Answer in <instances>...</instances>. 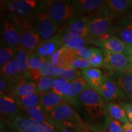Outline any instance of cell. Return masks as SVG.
I'll return each instance as SVG.
<instances>
[{"label": "cell", "mask_w": 132, "mask_h": 132, "mask_svg": "<svg viewBox=\"0 0 132 132\" xmlns=\"http://www.w3.org/2000/svg\"><path fill=\"white\" fill-rule=\"evenodd\" d=\"M50 118L73 132H84L87 125L68 102L64 101L49 114Z\"/></svg>", "instance_id": "obj_1"}, {"label": "cell", "mask_w": 132, "mask_h": 132, "mask_svg": "<svg viewBox=\"0 0 132 132\" xmlns=\"http://www.w3.org/2000/svg\"><path fill=\"white\" fill-rule=\"evenodd\" d=\"M42 9L57 26L78 16L73 1H48L44 3Z\"/></svg>", "instance_id": "obj_2"}, {"label": "cell", "mask_w": 132, "mask_h": 132, "mask_svg": "<svg viewBox=\"0 0 132 132\" xmlns=\"http://www.w3.org/2000/svg\"><path fill=\"white\" fill-rule=\"evenodd\" d=\"M78 101L83 105L90 118L94 120L108 118L105 102L96 90L88 86L78 97Z\"/></svg>", "instance_id": "obj_3"}, {"label": "cell", "mask_w": 132, "mask_h": 132, "mask_svg": "<svg viewBox=\"0 0 132 132\" xmlns=\"http://www.w3.org/2000/svg\"><path fill=\"white\" fill-rule=\"evenodd\" d=\"M4 120L11 129L16 132H61L51 123L37 121L27 116L19 114L4 119Z\"/></svg>", "instance_id": "obj_4"}, {"label": "cell", "mask_w": 132, "mask_h": 132, "mask_svg": "<svg viewBox=\"0 0 132 132\" xmlns=\"http://www.w3.org/2000/svg\"><path fill=\"white\" fill-rule=\"evenodd\" d=\"M14 21L17 24L20 30V47L27 53H34L36 47L41 40L40 36L36 32L31 23L27 19H20L14 16Z\"/></svg>", "instance_id": "obj_5"}, {"label": "cell", "mask_w": 132, "mask_h": 132, "mask_svg": "<svg viewBox=\"0 0 132 132\" xmlns=\"http://www.w3.org/2000/svg\"><path fill=\"white\" fill-rule=\"evenodd\" d=\"M32 17L34 19L32 26L41 40H48L55 34L58 26L53 22L45 11H36Z\"/></svg>", "instance_id": "obj_6"}, {"label": "cell", "mask_w": 132, "mask_h": 132, "mask_svg": "<svg viewBox=\"0 0 132 132\" xmlns=\"http://www.w3.org/2000/svg\"><path fill=\"white\" fill-rule=\"evenodd\" d=\"M37 1L35 0H12L5 3V7L14 16L27 19L36 13Z\"/></svg>", "instance_id": "obj_7"}, {"label": "cell", "mask_w": 132, "mask_h": 132, "mask_svg": "<svg viewBox=\"0 0 132 132\" xmlns=\"http://www.w3.org/2000/svg\"><path fill=\"white\" fill-rule=\"evenodd\" d=\"M63 46L61 34L58 31L48 40H41L36 47L34 53L40 59L49 61L53 54Z\"/></svg>", "instance_id": "obj_8"}, {"label": "cell", "mask_w": 132, "mask_h": 132, "mask_svg": "<svg viewBox=\"0 0 132 132\" xmlns=\"http://www.w3.org/2000/svg\"><path fill=\"white\" fill-rule=\"evenodd\" d=\"M132 2L129 0H108L105 1L103 6L98 11L100 16L113 19L122 13L131 12Z\"/></svg>", "instance_id": "obj_9"}, {"label": "cell", "mask_w": 132, "mask_h": 132, "mask_svg": "<svg viewBox=\"0 0 132 132\" xmlns=\"http://www.w3.org/2000/svg\"><path fill=\"white\" fill-rule=\"evenodd\" d=\"M112 24L111 18L103 16L91 18L88 23L89 38L98 39L104 34L111 32Z\"/></svg>", "instance_id": "obj_10"}, {"label": "cell", "mask_w": 132, "mask_h": 132, "mask_svg": "<svg viewBox=\"0 0 132 132\" xmlns=\"http://www.w3.org/2000/svg\"><path fill=\"white\" fill-rule=\"evenodd\" d=\"M91 18L87 16H77L66 23L62 29L69 33L72 37L89 38L88 23Z\"/></svg>", "instance_id": "obj_11"}, {"label": "cell", "mask_w": 132, "mask_h": 132, "mask_svg": "<svg viewBox=\"0 0 132 132\" xmlns=\"http://www.w3.org/2000/svg\"><path fill=\"white\" fill-rule=\"evenodd\" d=\"M1 36L4 42L9 47L17 48L20 47V34L17 24L14 21L4 20L1 26Z\"/></svg>", "instance_id": "obj_12"}, {"label": "cell", "mask_w": 132, "mask_h": 132, "mask_svg": "<svg viewBox=\"0 0 132 132\" xmlns=\"http://www.w3.org/2000/svg\"><path fill=\"white\" fill-rule=\"evenodd\" d=\"M96 91L104 100L108 103L125 96L116 83L108 77H105L103 82Z\"/></svg>", "instance_id": "obj_13"}, {"label": "cell", "mask_w": 132, "mask_h": 132, "mask_svg": "<svg viewBox=\"0 0 132 132\" xmlns=\"http://www.w3.org/2000/svg\"><path fill=\"white\" fill-rule=\"evenodd\" d=\"M130 64L127 56L122 53L104 51V66L115 72H123Z\"/></svg>", "instance_id": "obj_14"}, {"label": "cell", "mask_w": 132, "mask_h": 132, "mask_svg": "<svg viewBox=\"0 0 132 132\" xmlns=\"http://www.w3.org/2000/svg\"><path fill=\"white\" fill-rule=\"evenodd\" d=\"M110 76V78L116 83L124 95L132 99V74L114 72Z\"/></svg>", "instance_id": "obj_15"}, {"label": "cell", "mask_w": 132, "mask_h": 132, "mask_svg": "<svg viewBox=\"0 0 132 132\" xmlns=\"http://www.w3.org/2000/svg\"><path fill=\"white\" fill-rule=\"evenodd\" d=\"M20 108L16 105L15 100L9 95L2 94L0 96V111L4 119L12 118L20 114Z\"/></svg>", "instance_id": "obj_16"}, {"label": "cell", "mask_w": 132, "mask_h": 132, "mask_svg": "<svg viewBox=\"0 0 132 132\" xmlns=\"http://www.w3.org/2000/svg\"><path fill=\"white\" fill-rule=\"evenodd\" d=\"M93 42H95V44L101 47L103 51L110 53L123 54L127 47L126 44L116 36H112L103 41L96 39V40H93Z\"/></svg>", "instance_id": "obj_17"}, {"label": "cell", "mask_w": 132, "mask_h": 132, "mask_svg": "<svg viewBox=\"0 0 132 132\" xmlns=\"http://www.w3.org/2000/svg\"><path fill=\"white\" fill-rule=\"evenodd\" d=\"M81 77L86 81L89 86L95 90L100 86L105 78L102 70L91 67L82 69Z\"/></svg>", "instance_id": "obj_18"}, {"label": "cell", "mask_w": 132, "mask_h": 132, "mask_svg": "<svg viewBox=\"0 0 132 132\" xmlns=\"http://www.w3.org/2000/svg\"><path fill=\"white\" fill-rule=\"evenodd\" d=\"M40 94V105L42 106L44 110L50 114L58 105L65 101L63 97L56 94L52 90L45 93Z\"/></svg>", "instance_id": "obj_19"}, {"label": "cell", "mask_w": 132, "mask_h": 132, "mask_svg": "<svg viewBox=\"0 0 132 132\" xmlns=\"http://www.w3.org/2000/svg\"><path fill=\"white\" fill-rule=\"evenodd\" d=\"M70 88L65 100L69 103L76 104L78 101V97L85 89L89 86L82 77L75 79L70 82Z\"/></svg>", "instance_id": "obj_20"}, {"label": "cell", "mask_w": 132, "mask_h": 132, "mask_svg": "<svg viewBox=\"0 0 132 132\" xmlns=\"http://www.w3.org/2000/svg\"><path fill=\"white\" fill-rule=\"evenodd\" d=\"M37 93V86L35 82L26 81L24 80L19 82L15 86L9 95L14 98H16L20 97L28 96Z\"/></svg>", "instance_id": "obj_21"}, {"label": "cell", "mask_w": 132, "mask_h": 132, "mask_svg": "<svg viewBox=\"0 0 132 132\" xmlns=\"http://www.w3.org/2000/svg\"><path fill=\"white\" fill-rule=\"evenodd\" d=\"M105 1L102 0H78L73 1L78 15L98 12Z\"/></svg>", "instance_id": "obj_22"}, {"label": "cell", "mask_w": 132, "mask_h": 132, "mask_svg": "<svg viewBox=\"0 0 132 132\" xmlns=\"http://www.w3.org/2000/svg\"><path fill=\"white\" fill-rule=\"evenodd\" d=\"M107 110L109 116L113 119L118 120L120 122L124 123L129 122L126 113L122 105L114 102H110L107 105Z\"/></svg>", "instance_id": "obj_23"}, {"label": "cell", "mask_w": 132, "mask_h": 132, "mask_svg": "<svg viewBox=\"0 0 132 132\" xmlns=\"http://www.w3.org/2000/svg\"><path fill=\"white\" fill-rule=\"evenodd\" d=\"M23 111L27 114V116H28L29 118L37 121L49 123L50 120L52 119L49 114L44 110V108L40 104L37 106L24 109Z\"/></svg>", "instance_id": "obj_24"}, {"label": "cell", "mask_w": 132, "mask_h": 132, "mask_svg": "<svg viewBox=\"0 0 132 132\" xmlns=\"http://www.w3.org/2000/svg\"><path fill=\"white\" fill-rule=\"evenodd\" d=\"M1 75L15 80L18 82L24 80L23 77L20 75L19 64L15 59L1 68Z\"/></svg>", "instance_id": "obj_25"}, {"label": "cell", "mask_w": 132, "mask_h": 132, "mask_svg": "<svg viewBox=\"0 0 132 132\" xmlns=\"http://www.w3.org/2000/svg\"><path fill=\"white\" fill-rule=\"evenodd\" d=\"M14 99L16 105L21 110L37 106L40 104V94L38 93L28 96L18 97Z\"/></svg>", "instance_id": "obj_26"}, {"label": "cell", "mask_w": 132, "mask_h": 132, "mask_svg": "<svg viewBox=\"0 0 132 132\" xmlns=\"http://www.w3.org/2000/svg\"><path fill=\"white\" fill-rule=\"evenodd\" d=\"M70 82L65 79L56 77L54 78L53 91L56 94L63 97L65 100L66 95L68 94L70 88Z\"/></svg>", "instance_id": "obj_27"}, {"label": "cell", "mask_w": 132, "mask_h": 132, "mask_svg": "<svg viewBox=\"0 0 132 132\" xmlns=\"http://www.w3.org/2000/svg\"><path fill=\"white\" fill-rule=\"evenodd\" d=\"M14 59L19 64L20 75L24 77L28 70L27 67L28 53L22 48H17L15 49V55Z\"/></svg>", "instance_id": "obj_28"}, {"label": "cell", "mask_w": 132, "mask_h": 132, "mask_svg": "<svg viewBox=\"0 0 132 132\" xmlns=\"http://www.w3.org/2000/svg\"><path fill=\"white\" fill-rule=\"evenodd\" d=\"M89 67H90L89 61L78 56L73 50V53L69 57L68 62L66 65V68H71L77 69V70L81 69L82 70V69L89 68Z\"/></svg>", "instance_id": "obj_29"}, {"label": "cell", "mask_w": 132, "mask_h": 132, "mask_svg": "<svg viewBox=\"0 0 132 132\" xmlns=\"http://www.w3.org/2000/svg\"><path fill=\"white\" fill-rule=\"evenodd\" d=\"M57 67V77L64 78L68 80L69 81H72L75 79L81 77V71L77 69L71 68H61Z\"/></svg>", "instance_id": "obj_30"}, {"label": "cell", "mask_w": 132, "mask_h": 132, "mask_svg": "<svg viewBox=\"0 0 132 132\" xmlns=\"http://www.w3.org/2000/svg\"><path fill=\"white\" fill-rule=\"evenodd\" d=\"M15 55V48L11 47L1 46L0 48V66L4 67L14 59Z\"/></svg>", "instance_id": "obj_31"}, {"label": "cell", "mask_w": 132, "mask_h": 132, "mask_svg": "<svg viewBox=\"0 0 132 132\" xmlns=\"http://www.w3.org/2000/svg\"><path fill=\"white\" fill-rule=\"evenodd\" d=\"M54 78L50 77H42L35 83L37 86V90L38 94L45 93L50 92L53 90Z\"/></svg>", "instance_id": "obj_32"}, {"label": "cell", "mask_w": 132, "mask_h": 132, "mask_svg": "<svg viewBox=\"0 0 132 132\" xmlns=\"http://www.w3.org/2000/svg\"><path fill=\"white\" fill-rule=\"evenodd\" d=\"M89 42L92 43V40L89 38L72 37L64 44L63 47L72 50H77L80 48L86 47Z\"/></svg>", "instance_id": "obj_33"}, {"label": "cell", "mask_w": 132, "mask_h": 132, "mask_svg": "<svg viewBox=\"0 0 132 132\" xmlns=\"http://www.w3.org/2000/svg\"><path fill=\"white\" fill-rule=\"evenodd\" d=\"M43 66L40 69L42 77L55 78L57 77V67L51 64L49 61L42 59Z\"/></svg>", "instance_id": "obj_34"}, {"label": "cell", "mask_w": 132, "mask_h": 132, "mask_svg": "<svg viewBox=\"0 0 132 132\" xmlns=\"http://www.w3.org/2000/svg\"><path fill=\"white\" fill-rule=\"evenodd\" d=\"M90 67L94 68L104 66V51L97 48L92 57L89 59Z\"/></svg>", "instance_id": "obj_35"}, {"label": "cell", "mask_w": 132, "mask_h": 132, "mask_svg": "<svg viewBox=\"0 0 132 132\" xmlns=\"http://www.w3.org/2000/svg\"><path fill=\"white\" fill-rule=\"evenodd\" d=\"M43 66V61L34 53H28V69H41Z\"/></svg>", "instance_id": "obj_36"}, {"label": "cell", "mask_w": 132, "mask_h": 132, "mask_svg": "<svg viewBox=\"0 0 132 132\" xmlns=\"http://www.w3.org/2000/svg\"><path fill=\"white\" fill-rule=\"evenodd\" d=\"M115 32H116V36L126 45H132V29L121 28Z\"/></svg>", "instance_id": "obj_37"}, {"label": "cell", "mask_w": 132, "mask_h": 132, "mask_svg": "<svg viewBox=\"0 0 132 132\" xmlns=\"http://www.w3.org/2000/svg\"><path fill=\"white\" fill-rule=\"evenodd\" d=\"M97 48L94 47H82L77 50H73L77 56L82 58L89 60L96 51Z\"/></svg>", "instance_id": "obj_38"}, {"label": "cell", "mask_w": 132, "mask_h": 132, "mask_svg": "<svg viewBox=\"0 0 132 132\" xmlns=\"http://www.w3.org/2000/svg\"><path fill=\"white\" fill-rule=\"evenodd\" d=\"M108 132H123V125L118 120L113 119L108 116L106 122Z\"/></svg>", "instance_id": "obj_39"}, {"label": "cell", "mask_w": 132, "mask_h": 132, "mask_svg": "<svg viewBox=\"0 0 132 132\" xmlns=\"http://www.w3.org/2000/svg\"><path fill=\"white\" fill-rule=\"evenodd\" d=\"M28 77L34 82H37L42 76L41 75L40 69H29L26 73Z\"/></svg>", "instance_id": "obj_40"}, {"label": "cell", "mask_w": 132, "mask_h": 132, "mask_svg": "<svg viewBox=\"0 0 132 132\" xmlns=\"http://www.w3.org/2000/svg\"><path fill=\"white\" fill-rule=\"evenodd\" d=\"M122 106L126 113L128 120L130 122H132V102L123 103Z\"/></svg>", "instance_id": "obj_41"}, {"label": "cell", "mask_w": 132, "mask_h": 132, "mask_svg": "<svg viewBox=\"0 0 132 132\" xmlns=\"http://www.w3.org/2000/svg\"><path fill=\"white\" fill-rule=\"evenodd\" d=\"M49 123H51V124L55 127L57 129H58L61 132H73V131H71V130H70L69 129H68V128L65 127L64 125L61 124V123H59L58 122H57L54 121V120H53L52 119L50 120V121Z\"/></svg>", "instance_id": "obj_42"}, {"label": "cell", "mask_w": 132, "mask_h": 132, "mask_svg": "<svg viewBox=\"0 0 132 132\" xmlns=\"http://www.w3.org/2000/svg\"><path fill=\"white\" fill-rule=\"evenodd\" d=\"M120 25L123 26V28H125L132 29V20L130 19H123L122 20H120L119 22Z\"/></svg>", "instance_id": "obj_43"}, {"label": "cell", "mask_w": 132, "mask_h": 132, "mask_svg": "<svg viewBox=\"0 0 132 132\" xmlns=\"http://www.w3.org/2000/svg\"><path fill=\"white\" fill-rule=\"evenodd\" d=\"M88 125L89 129L91 130L92 132H107L106 130H104L102 129L101 127H96L95 125Z\"/></svg>", "instance_id": "obj_44"}, {"label": "cell", "mask_w": 132, "mask_h": 132, "mask_svg": "<svg viewBox=\"0 0 132 132\" xmlns=\"http://www.w3.org/2000/svg\"><path fill=\"white\" fill-rule=\"evenodd\" d=\"M123 132H132V122H128L123 125Z\"/></svg>", "instance_id": "obj_45"}, {"label": "cell", "mask_w": 132, "mask_h": 132, "mask_svg": "<svg viewBox=\"0 0 132 132\" xmlns=\"http://www.w3.org/2000/svg\"><path fill=\"white\" fill-rule=\"evenodd\" d=\"M123 54L126 56L132 55V45H127L126 49H125Z\"/></svg>", "instance_id": "obj_46"}, {"label": "cell", "mask_w": 132, "mask_h": 132, "mask_svg": "<svg viewBox=\"0 0 132 132\" xmlns=\"http://www.w3.org/2000/svg\"><path fill=\"white\" fill-rule=\"evenodd\" d=\"M123 72H126V73L132 74V64L130 63L128 65L127 67V68L125 69V70Z\"/></svg>", "instance_id": "obj_47"}, {"label": "cell", "mask_w": 132, "mask_h": 132, "mask_svg": "<svg viewBox=\"0 0 132 132\" xmlns=\"http://www.w3.org/2000/svg\"><path fill=\"white\" fill-rule=\"evenodd\" d=\"M127 19L132 20V11H131V12H130V14L128 15L127 17Z\"/></svg>", "instance_id": "obj_48"}, {"label": "cell", "mask_w": 132, "mask_h": 132, "mask_svg": "<svg viewBox=\"0 0 132 132\" xmlns=\"http://www.w3.org/2000/svg\"><path fill=\"white\" fill-rule=\"evenodd\" d=\"M127 58H128V61H129L130 63L132 64V55L128 56H127Z\"/></svg>", "instance_id": "obj_49"}, {"label": "cell", "mask_w": 132, "mask_h": 132, "mask_svg": "<svg viewBox=\"0 0 132 132\" xmlns=\"http://www.w3.org/2000/svg\"><path fill=\"white\" fill-rule=\"evenodd\" d=\"M131 2H132V0H131Z\"/></svg>", "instance_id": "obj_50"}]
</instances>
